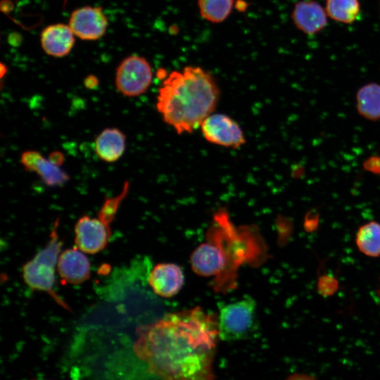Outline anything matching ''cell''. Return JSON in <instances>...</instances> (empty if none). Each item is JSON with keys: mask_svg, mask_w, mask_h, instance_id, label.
<instances>
[{"mask_svg": "<svg viewBox=\"0 0 380 380\" xmlns=\"http://www.w3.org/2000/svg\"><path fill=\"white\" fill-rule=\"evenodd\" d=\"M126 148V136L119 129L108 127L101 132L94 141V150L99 159L113 163L120 159Z\"/></svg>", "mask_w": 380, "mask_h": 380, "instance_id": "9a60e30c", "label": "cell"}, {"mask_svg": "<svg viewBox=\"0 0 380 380\" xmlns=\"http://www.w3.org/2000/svg\"><path fill=\"white\" fill-rule=\"evenodd\" d=\"M75 36L68 25H50L42 30L40 43L47 55L61 58L71 51L75 44Z\"/></svg>", "mask_w": 380, "mask_h": 380, "instance_id": "5bb4252c", "label": "cell"}, {"mask_svg": "<svg viewBox=\"0 0 380 380\" xmlns=\"http://www.w3.org/2000/svg\"><path fill=\"white\" fill-rule=\"evenodd\" d=\"M355 243L359 251L369 257L380 255V223L371 221L360 226L356 233Z\"/></svg>", "mask_w": 380, "mask_h": 380, "instance_id": "e0dca14e", "label": "cell"}, {"mask_svg": "<svg viewBox=\"0 0 380 380\" xmlns=\"http://www.w3.org/2000/svg\"><path fill=\"white\" fill-rule=\"evenodd\" d=\"M377 292H378L377 293H378V296H379V299H380V285H379V289H378Z\"/></svg>", "mask_w": 380, "mask_h": 380, "instance_id": "484cf974", "label": "cell"}, {"mask_svg": "<svg viewBox=\"0 0 380 380\" xmlns=\"http://www.w3.org/2000/svg\"><path fill=\"white\" fill-rule=\"evenodd\" d=\"M109 224L99 218L83 215L75 224V242L82 252L96 254L103 251L111 236Z\"/></svg>", "mask_w": 380, "mask_h": 380, "instance_id": "52a82bcc", "label": "cell"}, {"mask_svg": "<svg viewBox=\"0 0 380 380\" xmlns=\"http://www.w3.org/2000/svg\"><path fill=\"white\" fill-rule=\"evenodd\" d=\"M48 158L53 164L61 166L65 160V156L61 151H53L49 153Z\"/></svg>", "mask_w": 380, "mask_h": 380, "instance_id": "7402d4cb", "label": "cell"}, {"mask_svg": "<svg viewBox=\"0 0 380 380\" xmlns=\"http://www.w3.org/2000/svg\"><path fill=\"white\" fill-rule=\"evenodd\" d=\"M226 254L220 244L214 242L202 243L191 254V267L198 275L218 274L227 263Z\"/></svg>", "mask_w": 380, "mask_h": 380, "instance_id": "7c38bea8", "label": "cell"}, {"mask_svg": "<svg viewBox=\"0 0 380 380\" xmlns=\"http://www.w3.org/2000/svg\"><path fill=\"white\" fill-rule=\"evenodd\" d=\"M325 11L332 20L350 24L360 16V4L359 0H327Z\"/></svg>", "mask_w": 380, "mask_h": 380, "instance_id": "ac0fdd59", "label": "cell"}, {"mask_svg": "<svg viewBox=\"0 0 380 380\" xmlns=\"http://www.w3.org/2000/svg\"><path fill=\"white\" fill-rule=\"evenodd\" d=\"M153 71L148 61L143 56L130 55L119 64L115 72L117 90L127 97L144 94L151 86Z\"/></svg>", "mask_w": 380, "mask_h": 380, "instance_id": "5b68a950", "label": "cell"}, {"mask_svg": "<svg viewBox=\"0 0 380 380\" xmlns=\"http://www.w3.org/2000/svg\"><path fill=\"white\" fill-rule=\"evenodd\" d=\"M364 166L367 170L380 174V157H371L365 162Z\"/></svg>", "mask_w": 380, "mask_h": 380, "instance_id": "44dd1931", "label": "cell"}, {"mask_svg": "<svg viewBox=\"0 0 380 380\" xmlns=\"http://www.w3.org/2000/svg\"><path fill=\"white\" fill-rule=\"evenodd\" d=\"M135 355L162 380H214L217 318L197 307L167 313L136 329Z\"/></svg>", "mask_w": 380, "mask_h": 380, "instance_id": "6da1fadb", "label": "cell"}, {"mask_svg": "<svg viewBox=\"0 0 380 380\" xmlns=\"http://www.w3.org/2000/svg\"><path fill=\"white\" fill-rule=\"evenodd\" d=\"M285 380H317L315 376L305 373H294L289 376Z\"/></svg>", "mask_w": 380, "mask_h": 380, "instance_id": "cb8c5ba5", "label": "cell"}, {"mask_svg": "<svg viewBox=\"0 0 380 380\" xmlns=\"http://www.w3.org/2000/svg\"><path fill=\"white\" fill-rule=\"evenodd\" d=\"M220 89L213 77L198 66L171 72L158 89L156 108L178 134L191 133L214 111Z\"/></svg>", "mask_w": 380, "mask_h": 380, "instance_id": "7a4b0ae2", "label": "cell"}, {"mask_svg": "<svg viewBox=\"0 0 380 380\" xmlns=\"http://www.w3.org/2000/svg\"><path fill=\"white\" fill-rule=\"evenodd\" d=\"M147 279L153 293L163 298H170L180 291L184 275L181 267L176 264L159 263L153 267Z\"/></svg>", "mask_w": 380, "mask_h": 380, "instance_id": "30bf717a", "label": "cell"}, {"mask_svg": "<svg viewBox=\"0 0 380 380\" xmlns=\"http://www.w3.org/2000/svg\"><path fill=\"white\" fill-rule=\"evenodd\" d=\"M129 189V182L126 181L121 192L112 198H106L97 213V217L110 224L115 218L122 201L127 196Z\"/></svg>", "mask_w": 380, "mask_h": 380, "instance_id": "ffe728a7", "label": "cell"}, {"mask_svg": "<svg viewBox=\"0 0 380 380\" xmlns=\"http://www.w3.org/2000/svg\"><path fill=\"white\" fill-rule=\"evenodd\" d=\"M108 18L101 7L86 6L74 10L68 25L74 34L82 39L94 41L102 37L108 27Z\"/></svg>", "mask_w": 380, "mask_h": 380, "instance_id": "ba28073f", "label": "cell"}, {"mask_svg": "<svg viewBox=\"0 0 380 380\" xmlns=\"http://www.w3.org/2000/svg\"><path fill=\"white\" fill-rule=\"evenodd\" d=\"M20 163L25 170L36 173L46 186H60L70 179L66 172L39 151L28 150L23 152Z\"/></svg>", "mask_w": 380, "mask_h": 380, "instance_id": "8fae6325", "label": "cell"}, {"mask_svg": "<svg viewBox=\"0 0 380 380\" xmlns=\"http://www.w3.org/2000/svg\"><path fill=\"white\" fill-rule=\"evenodd\" d=\"M291 18L295 26L308 35L319 32L327 24L326 11L315 0L297 2L292 11Z\"/></svg>", "mask_w": 380, "mask_h": 380, "instance_id": "4fadbf2b", "label": "cell"}, {"mask_svg": "<svg viewBox=\"0 0 380 380\" xmlns=\"http://www.w3.org/2000/svg\"><path fill=\"white\" fill-rule=\"evenodd\" d=\"M358 113L364 118L376 121L380 119V84L371 82L361 87L356 94Z\"/></svg>", "mask_w": 380, "mask_h": 380, "instance_id": "2e32d148", "label": "cell"}, {"mask_svg": "<svg viewBox=\"0 0 380 380\" xmlns=\"http://www.w3.org/2000/svg\"><path fill=\"white\" fill-rule=\"evenodd\" d=\"M6 72V66H4L1 63V77H3L4 75Z\"/></svg>", "mask_w": 380, "mask_h": 380, "instance_id": "d4e9b609", "label": "cell"}, {"mask_svg": "<svg viewBox=\"0 0 380 380\" xmlns=\"http://www.w3.org/2000/svg\"><path fill=\"white\" fill-rule=\"evenodd\" d=\"M219 338L234 341L248 338L256 327V303L247 296L220 306L217 319Z\"/></svg>", "mask_w": 380, "mask_h": 380, "instance_id": "277c9868", "label": "cell"}, {"mask_svg": "<svg viewBox=\"0 0 380 380\" xmlns=\"http://www.w3.org/2000/svg\"><path fill=\"white\" fill-rule=\"evenodd\" d=\"M57 271L66 284H80L89 279L91 263L85 253L75 246L60 253Z\"/></svg>", "mask_w": 380, "mask_h": 380, "instance_id": "9c48e42d", "label": "cell"}, {"mask_svg": "<svg viewBox=\"0 0 380 380\" xmlns=\"http://www.w3.org/2000/svg\"><path fill=\"white\" fill-rule=\"evenodd\" d=\"M84 85L86 88L89 89H95L99 85V80L94 75H89L85 77L84 80Z\"/></svg>", "mask_w": 380, "mask_h": 380, "instance_id": "603a6c76", "label": "cell"}, {"mask_svg": "<svg viewBox=\"0 0 380 380\" xmlns=\"http://www.w3.org/2000/svg\"><path fill=\"white\" fill-rule=\"evenodd\" d=\"M234 0H198L201 16L208 22L220 23L232 13Z\"/></svg>", "mask_w": 380, "mask_h": 380, "instance_id": "d6986e66", "label": "cell"}, {"mask_svg": "<svg viewBox=\"0 0 380 380\" xmlns=\"http://www.w3.org/2000/svg\"><path fill=\"white\" fill-rule=\"evenodd\" d=\"M203 137L210 143L232 148H238L246 143L240 125L229 116L211 113L200 126Z\"/></svg>", "mask_w": 380, "mask_h": 380, "instance_id": "8992f818", "label": "cell"}, {"mask_svg": "<svg viewBox=\"0 0 380 380\" xmlns=\"http://www.w3.org/2000/svg\"><path fill=\"white\" fill-rule=\"evenodd\" d=\"M58 224L57 219L46 244L23 265L22 274L25 283L30 289L46 293L58 305L70 310L68 305L54 291L56 270L62 248L58 233Z\"/></svg>", "mask_w": 380, "mask_h": 380, "instance_id": "3957f363", "label": "cell"}]
</instances>
